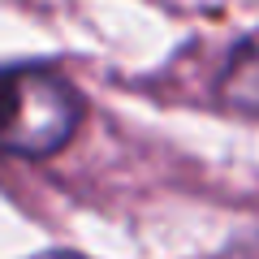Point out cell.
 <instances>
[{"mask_svg": "<svg viewBox=\"0 0 259 259\" xmlns=\"http://www.w3.org/2000/svg\"><path fill=\"white\" fill-rule=\"evenodd\" d=\"M82 121V95L56 69L5 65L0 69V151L52 156L74 139Z\"/></svg>", "mask_w": 259, "mask_h": 259, "instance_id": "obj_1", "label": "cell"}, {"mask_svg": "<svg viewBox=\"0 0 259 259\" xmlns=\"http://www.w3.org/2000/svg\"><path fill=\"white\" fill-rule=\"evenodd\" d=\"M35 259H82V255H65V250H52V255H35Z\"/></svg>", "mask_w": 259, "mask_h": 259, "instance_id": "obj_2", "label": "cell"}]
</instances>
